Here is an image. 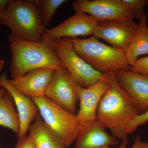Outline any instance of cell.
I'll return each mask as SVG.
<instances>
[{
	"instance_id": "obj_1",
	"label": "cell",
	"mask_w": 148,
	"mask_h": 148,
	"mask_svg": "<svg viewBox=\"0 0 148 148\" xmlns=\"http://www.w3.org/2000/svg\"><path fill=\"white\" fill-rule=\"evenodd\" d=\"M110 84L100 101L96 121L109 129L113 137L122 140L127 138L130 124L140 114L132 99L120 86L115 73L102 75Z\"/></svg>"
},
{
	"instance_id": "obj_2",
	"label": "cell",
	"mask_w": 148,
	"mask_h": 148,
	"mask_svg": "<svg viewBox=\"0 0 148 148\" xmlns=\"http://www.w3.org/2000/svg\"><path fill=\"white\" fill-rule=\"evenodd\" d=\"M11 61L12 79L41 69L55 71L65 69L52 47L44 39L38 42L28 41L10 35L9 37Z\"/></svg>"
},
{
	"instance_id": "obj_3",
	"label": "cell",
	"mask_w": 148,
	"mask_h": 148,
	"mask_svg": "<svg viewBox=\"0 0 148 148\" xmlns=\"http://www.w3.org/2000/svg\"><path fill=\"white\" fill-rule=\"evenodd\" d=\"M0 25L8 27L14 36L34 42L42 40L45 29L35 0H9Z\"/></svg>"
},
{
	"instance_id": "obj_4",
	"label": "cell",
	"mask_w": 148,
	"mask_h": 148,
	"mask_svg": "<svg viewBox=\"0 0 148 148\" xmlns=\"http://www.w3.org/2000/svg\"><path fill=\"white\" fill-rule=\"evenodd\" d=\"M69 39L75 52L102 75L130 70L125 51L103 43L93 36L86 39Z\"/></svg>"
},
{
	"instance_id": "obj_5",
	"label": "cell",
	"mask_w": 148,
	"mask_h": 148,
	"mask_svg": "<svg viewBox=\"0 0 148 148\" xmlns=\"http://www.w3.org/2000/svg\"><path fill=\"white\" fill-rule=\"evenodd\" d=\"M39 111L42 118L69 147L79 133V120L76 114L63 109L45 95L31 98Z\"/></svg>"
},
{
	"instance_id": "obj_6",
	"label": "cell",
	"mask_w": 148,
	"mask_h": 148,
	"mask_svg": "<svg viewBox=\"0 0 148 148\" xmlns=\"http://www.w3.org/2000/svg\"><path fill=\"white\" fill-rule=\"evenodd\" d=\"M42 38L50 45L65 69L81 87H90L101 79L102 74L93 69L75 52L69 38L50 40L43 36Z\"/></svg>"
},
{
	"instance_id": "obj_7",
	"label": "cell",
	"mask_w": 148,
	"mask_h": 148,
	"mask_svg": "<svg viewBox=\"0 0 148 148\" xmlns=\"http://www.w3.org/2000/svg\"><path fill=\"white\" fill-rule=\"evenodd\" d=\"M72 7L75 11L88 14L98 22L135 18L122 0H77L72 3Z\"/></svg>"
},
{
	"instance_id": "obj_8",
	"label": "cell",
	"mask_w": 148,
	"mask_h": 148,
	"mask_svg": "<svg viewBox=\"0 0 148 148\" xmlns=\"http://www.w3.org/2000/svg\"><path fill=\"white\" fill-rule=\"evenodd\" d=\"M80 86L65 69L56 71L45 95L66 111L75 114Z\"/></svg>"
},
{
	"instance_id": "obj_9",
	"label": "cell",
	"mask_w": 148,
	"mask_h": 148,
	"mask_svg": "<svg viewBox=\"0 0 148 148\" xmlns=\"http://www.w3.org/2000/svg\"><path fill=\"white\" fill-rule=\"evenodd\" d=\"M132 20L115 19L98 22L92 36L102 39L114 48L125 51L138 28Z\"/></svg>"
},
{
	"instance_id": "obj_10",
	"label": "cell",
	"mask_w": 148,
	"mask_h": 148,
	"mask_svg": "<svg viewBox=\"0 0 148 148\" xmlns=\"http://www.w3.org/2000/svg\"><path fill=\"white\" fill-rule=\"evenodd\" d=\"M98 24V21L90 15L75 12L73 16L56 27L45 29L43 36L50 40L87 36L93 35Z\"/></svg>"
},
{
	"instance_id": "obj_11",
	"label": "cell",
	"mask_w": 148,
	"mask_h": 148,
	"mask_svg": "<svg viewBox=\"0 0 148 148\" xmlns=\"http://www.w3.org/2000/svg\"><path fill=\"white\" fill-rule=\"evenodd\" d=\"M110 86L109 83L101 77V79L90 87H80L79 110L77 114L79 121V130L84 125L96 120L98 105Z\"/></svg>"
},
{
	"instance_id": "obj_12",
	"label": "cell",
	"mask_w": 148,
	"mask_h": 148,
	"mask_svg": "<svg viewBox=\"0 0 148 148\" xmlns=\"http://www.w3.org/2000/svg\"><path fill=\"white\" fill-rule=\"evenodd\" d=\"M120 86L126 92L137 107L140 114L148 106V75L119 70L115 73Z\"/></svg>"
},
{
	"instance_id": "obj_13",
	"label": "cell",
	"mask_w": 148,
	"mask_h": 148,
	"mask_svg": "<svg viewBox=\"0 0 148 148\" xmlns=\"http://www.w3.org/2000/svg\"><path fill=\"white\" fill-rule=\"evenodd\" d=\"M55 71L49 69H36L9 81L23 95L31 98L39 97L45 95Z\"/></svg>"
},
{
	"instance_id": "obj_14",
	"label": "cell",
	"mask_w": 148,
	"mask_h": 148,
	"mask_svg": "<svg viewBox=\"0 0 148 148\" xmlns=\"http://www.w3.org/2000/svg\"><path fill=\"white\" fill-rule=\"evenodd\" d=\"M0 86L7 90L13 98L20 120L17 140L24 138L26 137L32 121L36 118L38 109L32 98L21 94L10 84L5 73L0 76Z\"/></svg>"
},
{
	"instance_id": "obj_15",
	"label": "cell",
	"mask_w": 148,
	"mask_h": 148,
	"mask_svg": "<svg viewBox=\"0 0 148 148\" xmlns=\"http://www.w3.org/2000/svg\"><path fill=\"white\" fill-rule=\"evenodd\" d=\"M96 121L81 127L73 148H104L117 145L118 140Z\"/></svg>"
},
{
	"instance_id": "obj_16",
	"label": "cell",
	"mask_w": 148,
	"mask_h": 148,
	"mask_svg": "<svg viewBox=\"0 0 148 148\" xmlns=\"http://www.w3.org/2000/svg\"><path fill=\"white\" fill-rule=\"evenodd\" d=\"M31 123L29 135L36 148H66L57 135L38 114Z\"/></svg>"
},
{
	"instance_id": "obj_17",
	"label": "cell",
	"mask_w": 148,
	"mask_h": 148,
	"mask_svg": "<svg viewBox=\"0 0 148 148\" xmlns=\"http://www.w3.org/2000/svg\"><path fill=\"white\" fill-rule=\"evenodd\" d=\"M148 14L145 13L139 20L138 28L129 45L125 51L130 66L141 56L148 55Z\"/></svg>"
},
{
	"instance_id": "obj_18",
	"label": "cell",
	"mask_w": 148,
	"mask_h": 148,
	"mask_svg": "<svg viewBox=\"0 0 148 148\" xmlns=\"http://www.w3.org/2000/svg\"><path fill=\"white\" fill-rule=\"evenodd\" d=\"M11 95L7 90L0 98V125L13 131L17 136L20 130V120Z\"/></svg>"
},
{
	"instance_id": "obj_19",
	"label": "cell",
	"mask_w": 148,
	"mask_h": 148,
	"mask_svg": "<svg viewBox=\"0 0 148 148\" xmlns=\"http://www.w3.org/2000/svg\"><path fill=\"white\" fill-rule=\"evenodd\" d=\"M66 1V0H35L45 28L50 24L56 10Z\"/></svg>"
},
{
	"instance_id": "obj_20",
	"label": "cell",
	"mask_w": 148,
	"mask_h": 148,
	"mask_svg": "<svg viewBox=\"0 0 148 148\" xmlns=\"http://www.w3.org/2000/svg\"><path fill=\"white\" fill-rule=\"evenodd\" d=\"M133 13L135 18L140 20L145 14L147 0H122Z\"/></svg>"
},
{
	"instance_id": "obj_21",
	"label": "cell",
	"mask_w": 148,
	"mask_h": 148,
	"mask_svg": "<svg viewBox=\"0 0 148 148\" xmlns=\"http://www.w3.org/2000/svg\"><path fill=\"white\" fill-rule=\"evenodd\" d=\"M133 73L148 75V55L141 58H138L132 66L130 70Z\"/></svg>"
},
{
	"instance_id": "obj_22",
	"label": "cell",
	"mask_w": 148,
	"mask_h": 148,
	"mask_svg": "<svg viewBox=\"0 0 148 148\" xmlns=\"http://www.w3.org/2000/svg\"><path fill=\"white\" fill-rule=\"evenodd\" d=\"M147 123H148V106L147 110L139 115L130 124L127 130V135L132 133L139 126Z\"/></svg>"
},
{
	"instance_id": "obj_23",
	"label": "cell",
	"mask_w": 148,
	"mask_h": 148,
	"mask_svg": "<svg viewBox=\"0 0 148 148\" xmlns=\"http://www.w3.org/2000/svg\"><path fill=\"white\" fill-rule=\"evenodd\" d=\"M12 148H36L34 144L29 135L18 140L17 144Z\"/></svg>"
},
{
	"instance_id": "obj_24",
	"label": "cell",
	"mask_w": 148,
	"mask_h": 148,
	"mask_svg": "<svg viewBox=\"0 0 148 148\" xmlns=\"http://www.w3.org/2000/svg\"><path fill=\"white\" fill-rule=\"evenodd\" d=\"M131 148H148V143L143 142L140 136L138 135L135 138Z\"/></svg>"
},
{
	"instance_id": "obj_25",
	"label": "cell",
	"mask_w": 148,
	"mask_h": 148,
	"mask_svg": "<svg viewBox=\"0 0 148 148\" xmlns=\"http://www.w3.org/2000/svg\"><path fill=\"white\" fill-rule=\"evenodd\" d=\"M9 0H0V16L5 10Z\"/></svg>"
},
{
	"instance_id": "obj_26",
	"label": "cell",
	"mask_w": 148,
	"mask_h": 148,
	"mask_svg": "<svg viewBox=\"0 0 148 148\" xmlns=\"http://www.w3.org/2000/svg\"><path fill=\"white\" fill-rule=\"evenodd\" d=\"M4 66V61L0 58V72L2 70ZM6 90L4 88L0 86V98L3 97L5 94Z\"/></svg>"
},
{
	"instance_id": "obj_27",
	"label": "cell",
	"mask_w": 148,
	"mask_h": 148,
	"mask_svg": "<svg viewBox=\"0 0 148 148\" xmlns=\"http://www.w3.org/2000/svg\"><path fill=\"white\" fill-rule=\"evenodd\" d=\"M127 144H128V138H126V139L122 140L121 144L118 148H127ZM104 148H109V147Z\"/></svg>"
},
{
	"instance_id": "obj_28",
	"label": "cell",
	"mask_w": 148,
	"mask_h": 148,
	"mask_svg": "<svg viewBox=\"0 0 148 148\" xmlns=\"http://www.w3.org/2000/svg\"><path fill=\"white\" fill-rule=\"evenodd\" d=\"M147 6H148V0H147Z\"/></svg>"
}]
</instances>
